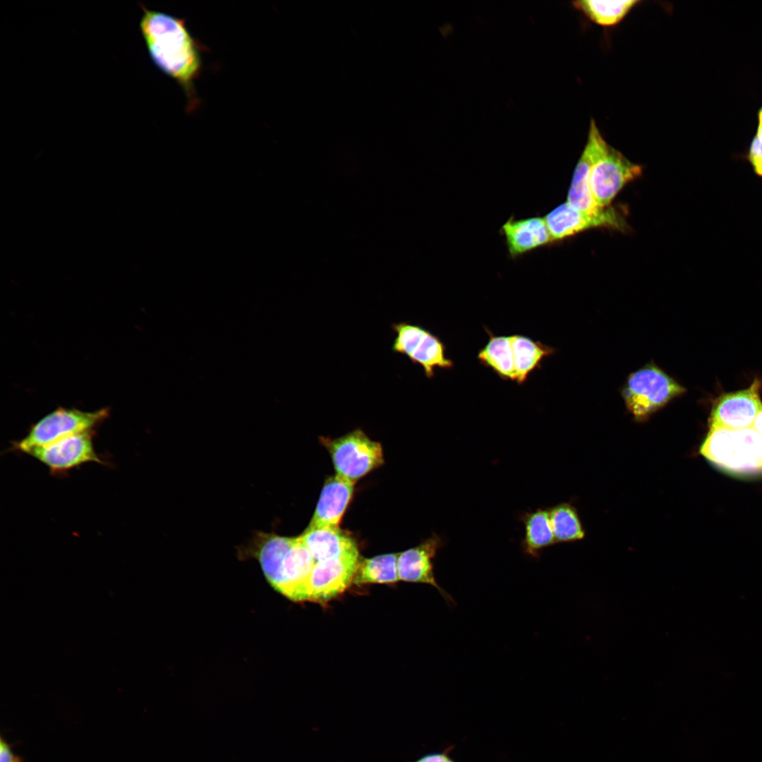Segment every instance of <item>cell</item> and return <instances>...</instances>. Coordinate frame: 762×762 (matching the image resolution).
<instances>
[{"instance_id": "cell-24", "label": "cell", "mask_w": 762, "mask_h": 762, "mask_svg": "<svg viewBox=\"0 0 762 762\" xmlns=\"http://www.w3.org/2000/svg\"><path fill=\"white\" fill-rule=\"evenodd\" d=\"M454 746L450 745L441 752L428 754L413 762H456L450 756Z\"/></svg>"}, {"instance_id": "cell-22", "label": "cell", "mask_w": 762, "mask_h": 762, "mask_svg": "<svg viewBox=\"0 0 762 762\" xmlns=\"http://www.w3.org/2000/svg\"><path fill=\"white\" fill-rule=\"evenodd\" d=\"M396 554H385L371 558H360L353 583H393L399 579Z\"/></svg>"}, {"instance_id": "cell-18", "label": "cell", "mask_w": 762, "mask_h": 762, "mask_svg": "<svg viewBox=\"0 0 762 762\" xmlns=\"http://www.w3.org/2000/svg\"><path fill=\"white\" fill-rule=\"evenodd\" d=\"M511 344L514 356L516 379L519 385L526 382L529 375L540 368L542 361L552 355L555 350L526 336L514 334Z\"/></svg>"}, {"instance_id": "cell-15", "label": "cell", "mask_w": 762, "mask_h": 762, "mask_svg": "<svg viewBox=\"0 0 762 762\" xmlns=\"http://www.w3.org/2000/svg\"><path fill=\"white\" fill-rule=\"evenodd\" d=\"M353 482L335 475L324 484L308 527H339L351 499Z\"/></svg>"}, {"instance_id": "cell-30", "label": "cell", "mask_w": 762, "mask_h": 762, "mask_svg": "<svg viewBox=\"0 0 762 762\" xmlns=\"http://www.w3.org/2000/svg\"><path fill=\"white\" fill-rule=\"evenodd\" d=\"M758 119H759V126H762V108L759 111Z\"/></svg>"}, {"instance_id": "cell-14", "label": "cell", "mask_w": 762, "mask_h": 762, "mask_svg": "<svg viewBox=\"0 0 762 762\" xmlns=\"http://www.w3.org/2000/svg\"><path fill=\"white\" fill-rule=\"evenodd\" d=\"M442 544V538L433 535L418 546L401 552L397 555V572L401 581L432 586L451 604L452 597L438 584L434 574L433 560Z\"/></svg>"}, {"instance_id": "cell-2", "label": "cell", "mask_w": 762, "mask_h": 762, "mask_svg": "<svg viewBox=\"0 0 762 762\" xmlns=\"http://www.w3.org/2000/svg\"><path fill=\"white\" fill-rule=\"evenodd\" d=\"M239 557L255 559L271 586L294 602L306 601V588L315 564L300 537L255 531Z\"/></svg>"}, {"instance_id": "cell-9", "label": "cell", "mask_w": 762, "mask_h": 762, "mask_svg": "<svg viewBox=\"0 0 762 762\" xmlns=\"http://www.w3.org/2000/svg\"><path fill=\"white\" fill-rule=\"evenodd\" d=\"M359 560L358 550L316 562L307 583L306 601L325 604L343 593L353 581Z\"/></svg>"}, {"instance_id": "cell-28", "label": "cell", "mask_w": 762, "mask_h": 762, "mask_svg": "<svg viewBox=\"0 0 762 762\" xmlns=\"http://www.w3.org/2000/svg\"><path fill=\"white\" fill-rule=\"evenodd\" d=\"M758 433L762 434V410L756 416L752 426Z\"/></svg>"}, {"instance_id": "cell-11", "label": "cell", "mask_w": 762, "mask_h": 762, "mask_svg": "<svg viewBox=\"0 0 762 762\" xmlns=\"http://www.w3.org/2000/svg\"><path fill=\"white\" fill-rule=\"evenodd\" d=\"M552 242L564 240L593 228H608L626 231V219L617 210L608 207L600 215H591L564 202L545 215Z\"/></svg>"}, {"instance_id": "cell-25", "label": "cell", "mask_w": 762, "mask_h": 762, "mask_svg": "<svg viewBox=\"0 0 762 762\" xmlns=\"http://www.w3.org/2000/svg\"><path fill=\"white\" fill-rule=\"evenodd\" d=\"M12 746L2 736L0 737V762H23L21 757L13 754Z\"/></svg>"}, {"instance_id": "cell-26", "label": "cell", "mask_w": 762, "mask_h": 762, "mask_svg": "<svg viewBox=\"0 0 762 762\" xmlns=\"http://www.w3.org/2000/svg\"><path fill=\"white\" fill-rule=\"evenodd\" d=\"M762 157V143L756 135L750 146L749 159Z\"/></svg>"}, {"instance_id": "cell-10", "label": "cell", "mask_w": 762, "mask_h": 762, "mask_svg": "<svg viewBox=\"0 0 762 762\" xmlns=\"http://www.w3.org/2000/svg\"><path fill=\"white\" fill-rule=\"evenodd\" d=\"M761 382L755 379L744 389L724 394L714 402L709 427L742 430L751 428L762 410Z\"/></svg>"}, {"instance_id": "cell-19", "label": "cell", "mask_w": 762, "mask_h": 762, "mask_svg": "<svg viewBox=\"0 0 762 762\" xmlns=\"http://www.w3.org/2000/svg\"><path fill=\"white\" fill-rule=\"evenodd\" d=\"M521 520L525 531L522 550L525 555L538 558L542 550L555 543L549 510L538 509L526 512Z\"/></svg>"}, {"instance_id": "cell-20", "label": "cell", "mask_w": 762, "mask_h": 762, "mask_svg": "<svg viewBox=\"0 0 762 762\" xmlns=\"http://www.w3.org/2000/svg\"><path fill=\"white\" fill-rule=\"evenodd\" d=\"M489 339L477 355L483 365L490 368L498 377L515 381V370L510 336H496L485 329Z\"/></svg>"}, {"instance_id": "cell-7", "label": "cell", "mask_w": 762, "mask_h": 762, "mask_svg": "<svg viewBox=\"0 0 762 762\" xmlns=\"http://www.w3.org/2000/svg\"><path fill=\"white\" fill-rule=\"evenodd\" d=\"M391 328L396 334L392 351L421 366L427 378L435 376L436 368L454 367L453 361L447 357L444 342L428 329L410 322L392 323Z\"/></svg>"}, {"instance_id": "cell-13", "label": "cell", "mask_w": 762, "mask_h": 762, "mask_svg": "<svg viewBox=\"0 0 762 762\" xmlns=\"http://www.w3.org/2000/svg\"><path fill=\"white\" fill-rule=\"evenodd\" d=\"M606 143L595 121L591 119L587 141L575 167L567 199V202L571 207L591 215H600L607 208L598 206L590 187L591 167Z\"/></svg>"}, {"instance_id": "cell-29", "label": "cell", "mask_w": 762, "mask_h": 762, "mask_svg": "<svg viewBox=\"0 0 762 762\" xmlns=\"http://www.w3.org/2000/svg\"><path fill=\"white\" fill-rule=\"evenodd\" d=\"M756 136L759 138V140L762 143V126H759L758 128V131H757V133H756Z\"/></svg>"}, {"instance_id": "cell-8", "label": "cell", "mask_w": 762, "mask_h": 762, "mask_svg": "<svg viewBox=\"0 0 762 762\" xmlns=\"http://www.w3.org/2000/svg\"><path fill=\"white\" fill-rule=\"evenodd\" d=\"M641 174L640 165L606 143L590 172V187L595 201L602 208L608 207L624 186Z\"/></svg>"}, {"instance_id": "cell-16", "label": "cell", "mask_w": 762, "mask_h": 762, "mask_svg": "<svg viewBox=\"0 0 762 762\" xmlns=\"http://www.w3.org/2000/svg\"><path fill=\"white\" fill-rule=\"evenodd\" d=\"M509 255L516 258L552 242L544 218L509 219L501 227Z\"/></svg>"}, {"instance_id": "cell-4", "label": "cell", "mask_w": 762, "mask_h": 762, "mask_svg": "<svg viewBox=\"0 0 762 762\" xmlns=\"http://www.w3.org/2000/svg\"><path fill=\"white\" fill-rule=\"evenodd\" d=\"M685 390L665 372L651 363L628 377L622 394L628 410L636 418L642 419Z\"/></svg>"}, {"instance_id": "cell-27", "label": "cell", "mask_w": 762, "mask_h": 762, "mask_svg": "<svg viewBox=\"0 0 762 762\" xmlns=\"http://www.w3.org/2000/svg\"><path fill=\"white\" fill-rule=\"evenodd\" d=\"M755 172L762 176V157L749 159Z\"/></svg>"}, {"instance_id": "cell-6", "label": "cell", "mask_w": 762, "mask_h": 762, "mask_svg": "<svg viewBox=\"0 0 762 762\" xmlns=\"http://www.w3.org/2000/svg\"><path fill=\"white\" fill-rule=\"evenodd\" d=\"M107 409L84 411L77 409L59 408L35 423L26 436L14 445L24 453L69 435L92 430L108 416Z\"/></svg>"}, {"instance_id": "cell-3", "label": "cell", "mask_w": 762, "mask_h": 762, "mask_svg": "<svg viewBox=\"0 0 762 762\" xmlns=\"http://www.w3.org/2000/svg\"><path fill=\"white\" fill-rule=\"evenodd\" d=\"M700 453L718 469L733 476H762V434L753 427H709Z\"/></svg>"}, {"instance_id": "cell-1", "label": "cell", "mask_w": 762, "mask_h": 762, "mask_svg": "<svg viewBox=\"0 0 762 762\" xmlns=\"http://www.w3.org/2000/svg\"><path fill=\"white\" fill-rule=\"evenodd\" d=\"M140 29L149 56L164 73L174 79L187 98L186 111L200 104L195 80L202 68V52L207 48L190 32L185 18L141 6Z\"/></svg>"}, {"instance_id": "cell-12", "label": "cell", "mask_w": 762, "mask_h": 762, "mask_svg": "<svg viewBox=\"0 0 762 762\" xmlns=\"http://www.w3.org/2000/svg\"><path fill=\"white\" fill-rule=\"evenodd\" d=\"M92 430L69 435L51 444L30 449L26 454L52 472L70 470L87 462L103 464L93 446Z\"/></svg>"}, {"instance_id": "cell-21", "label": "cell", "mask_w": 762, "mask_h": 762, "mask_svg": "<svg viewBox=\"0 0 762 762\" xmlns=\"http://www.w3.org/2000/svg\"><path fill=\"white\" fill-rule=\"evenodd\" d=\"M640 2L637 0H582L573 1L572 4L576 10L593 23L603 27H612L619 24Z\"/></svg>"}, {"instance_id": "cell-17", "label": "cell", "mask_w": 762, "mask_h": 762, "mask_svg": "<svg viewBox=\"0 0 762 762\" xmlns=\"http://www.w3.org/2000/svg\"><path fill=\"white\" fill-rule=\"evenodd\" d=\"M315 562L341 557L358 551L355 541L339 527H308L299 536Z\"/></svg>"}, {"instance_id": "cell-23", "label": "cell", "mask_w": 762, "mask_h": 762, "mask_svg": "<svg viewBox=\"0 0 762 762\" xmlns=\"http://www.w3.org/2000/svg\"><path fill=\"white\" fill-rule=\"evenodd\" d=\"M555 542H571L583 538L584 532L575 509L568 504L549 510Z\"/></svg>"}, {"instance_id": "cell-5", "label": "cell", "mask_w": 762, "mask_h": 762, "mask_svg": "<svg viewBox=\"0 0 762 762\" xmlns=\"http://www.w3.org/2000/svg\"><path fill=\"white\" fill-rule=\"evenodd\" d=\"M327 449L336 475L355 483L383 464L381 445L370 440L361 429L341 437H320Z\"/></svg>"}]
</instances>
